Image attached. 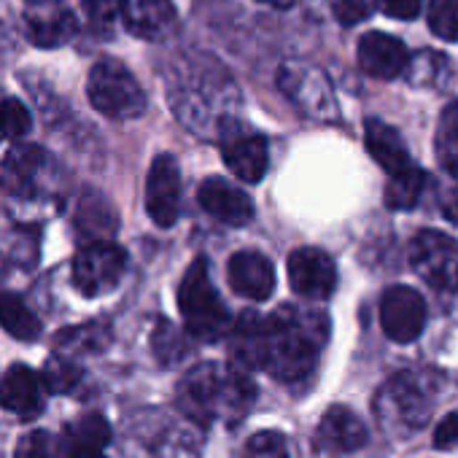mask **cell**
<instances>
[{"instance_id": "cell-2", "label": "cell", "mask_w": 458, "mask_h": 458, "mask_svg": "<svg viewBox=\"0 0 458 458\" xmlns=\"http://www.w3.org/2000/svg\"><path fill=\"white\" fill-rule=\"evenodd\" d=\"M257 399V388L241 367L199 364L183 375L175 391V402L194 423H235Z\"/></svg>"}, {"instance_id": "cell-40", "label": "cell", "mask_w": 458, "mask_h": 458, "mask_svg": "<svg viewBox=\"0 0 458 458\" xmlns=\"http://www.w3.org/2000/svg\"><path fill=\"white\" fill-rule=\"evenodd\" d=\"M65 458H106L103 453H68Z\"/></svg>"}, {"instance_id": "cell-26", "label": "cell", "mask_w": 458, "mask_h": 458, "mask_svg": "<svg viewBox=\"0 0 458 458\" xmlns=\"http://www.w3.org/2000/svg\"><path fill=\"white\" fill-rule=\"evenodd\" d=\"M434 151H437L439 167L458 183V103L445 106V111L439 114Z\"/></svg>"}, {"instance_id": "cell-4", "label": "cell", "mask_w": 458, "mask_h": 458, "mask_svg": "<svg viewBox=\"0 0 458 458\" xmlns=\"http://www.w3.org/2000/svg\"><path fill=\"white\" fill-rule=\"evenodd\" d=\"M178 310L183 316L186 332L202 343H216L233 332V318L210 284L208 262L202 257L194 259L181 278Z\"/></svg>"}, {"instance_id": "cell-16", "label": "cell", "mask_w": 458, "mask_h": 458, "mask_svg": "<svg viewBox=\"0 0 458 458\" xmlns=\"http://www.w3.org/2000/svg\"><path fill=\"white\" fill-rule=\"evenodd\" d=\"M226 281L235 294L262 302L276 289V267L259 251H238L226 265Z\"/></svg>"}, {"instance_id": "cell-17", "label": "cell", "mask_w": 458, "mask_h": 458, "mask_svg": "<svg viewBox=\"0 0 458 458\" xmlns=\"http://www.w3.org/2000/svg\"><path fill=\"white\" fill-rule=\"evenodd\" d=\"M359 68L372 79H396L410 68L407 47L388 33H367L359 41Z\"/></svg>"}, {"instance_id": "cell-5", "label": "cell", "mask_w": 458, "mask_h": 458, "mask_svg": "<svg viewBox=\"0 0 458 458\" xmlns=\"http://www.w3.org/2000/svg\"><path fill=\"white\" fill-rule=\"evenodd\" d=\"M87 95L95 111H100L103 116L114 122L138 119L146 111V92L119 60L95 63L89 73Z\"/></svg>"}, {"instance_id": "cell-25", "label": "cell", "mask_w": 458, "mask_h": 458, "mask_svg": "<svg viewBox=\"0 0 458 458\" xmlns=\"http://www.w3.org/2000/svg\"><path fill=\"white\" fill-rule=\"evenodd\" d=\"M0 327H4L14 340L30 343L38 340L41 335V321L38 316L25 305L22 297L17 294H0Z\"/></svg>"}, {"instance_id": "cell-19", "label": "cell", "mask_w": 458, "mask_h": 458, "mask_svg": "<svg viewBox=\"0 0 458 458\" xmlns=\"http://www.w3.org/2000/svg\"><path fill=\"white\" fill-rule=\"evenodd\" d=\"M122 17L124 28L146 41L165 38L175 25V9L170 0H127Z\"/></svg>"}, {"instance_id": "cell-33", "label": "cell", "mask_w": 458, "mask_h": 458, "mask_svg": "<svg viewBox=\"0 0 458 458\" xmlns=\"http://www.w3.org/2000/svg\"><path fill=\"white\" fill-rule=\"evenodd\" d=\"M243 458H289V442L278 431H259L249 439Z\"/></svg>"}, {"instance_id": "cell-13", "label": "cell", "mask_w": 458, "mask_h": 458, "mask_svg": "<svg viewBox=\"0 0 458 458\" xmlns=\"http://www.w3.org/2000/svg\"><path fill=\"white\" fill-rule=\"evenodd\" d=\"M289 284L305 300H327L337 286V267L329 254L318 249H297L289 257Z\"/></svg>"}, {"instance_id": "cell-37", "label": "cell", "mask_w": 458, "mask_h": 458, "mask_svg": "<svg viewBox=\"0 0 458 458\" xmlns=\"http://www.w3.org/2000/svg\"><path fill=\"white\" fill-rule=\"evenodd\" d=\"M124 4H127V0H84L87 12H89L95 20H100V22H108V20H114L116 14H122Z\"/></svg>"}, {"instance_id": "cell-3", "label": "cell", "mask_w": 458, "mask_h": 458, "mask_svg": "<svg viewBox=\"0 0 458 458\" xmlns=\"http://www.w3.org/2000/svg\"><path fill=\"white\" fill-rule=\"evenodd\" d=\"M434 412V380L420 372H399L388 377L375 396V415L380 428L404 439L420 431Z\"/></svg>"}, {"instance_id": "cell-34", "label": "cell", "mask_w": 458, "mask_h": 458, "mask_svg": "<svg viewBox=\"0 0 458 458\" xmlns=\"http://www.w3.org/2000/svg\"><path fill=\"white\" fill-rule=\"evenodd\" d=\"M375 4H377V9L386 17H394V20H415L420 14L423 0H375Z\"/></svg>"}, {"instance_id": "cell-6", "label": "cell", "mask_w": 458, "mask_h": 458, "mask_svg": "<svg viewBox=\"0 0 458 458\" xmlns=\"http://www.w3.org/2000/svg\"><path fill=\"white\" fill-rule=\"evenodd\" d=\"M410 265L415 276L434 292L458 289V243L434 229H420L410 246Z\"/></svg>"}, {"instance_id": "cell-24", "label": "cell", "mask_w": 458, "mask_h": 458, "mask_svg": "<svg viewBox=\"0 0 458 458\" xmlns=\"http://www.w3.org/2000/svg\"><path fill=\"white\" fill-rule=\"evenodd\" d=\"M63 442L68 453H103V447L111 442V426L100 412H89L65 428Z\"/></svg>"}, {"instance_id": "cell-23", "label": "cell", "mask_w": 458, "mask_h": 458, "mask_svg": "<svg viewBox=\"0 0 458 458\" xmlns=\"http://www.w3.org/2000/svg\"><path fill=\"white\" fill-rule=\"evenodd\" d=\"M76 224L84 235L95 241H108L114 233H116V213L114 208L106 202L103 194L98 191H84L81 202H79V210H76Z\"/></svg>"}, {"instance_id": "cell-30", "label": "cell", "mask_w": 458, "mask_h": 458, "mask_svg": "<svg viewBox=\"0 0 458 458\" xmlns=\"http://www.w3.org/2000/svg\"><path fill=\"white\" fill-rule=\"evenodd\" d=\"M65 455H68L65 442L44 428L28 431L14 447V458H65Z\"/></svg>"}, {"instance_id": "cell-12", "label": "cell", "mask_w": 458, "mask_h": 458, "mask_svg": "<svg viewBox=\"0 0 458 458\" xmlns=\"http://www.w3.org/2000/svg\"><path fill=\"white\" fill-rule=\"evenodd\" d=\"M47 181V154L38 146H14L0 165V189L12 199H36Z\"/></svg>"}, {"instance_id": "cell-20", "label": "cell", "mask_w": 458, "mask_h": 458, "mask_svg": "<svg viewBox=\"0 0 458 458\" xmlns=\"http://www.w3.org/2000/svg\"><path fill=\"white\" fill-rule=\"evenodd\" d=\"M229 359L241 369H262L265 361V318L243 313L229 332Z\"/></svg>"}, {"instance_id": "cell-31", "label": "cell", "mask_w": 458, "mask_h": 458, "mask_svg": "<svg viewBox=\"0 0 458 458\" xmlns=\"http://www.w3.org/2000/svg\"><path fill=\"white\" fill-rule=\"evenodd\" d=\"M428 28L437 38L458 44V0H431Z\"/></svg>"}, {"instance_id": "cell-28", "label": "cell", "mask_w": 458, "mask_h": 458, "mask_svg": "<svg viewBox=\"0 0 458 458\" xmlns=\"http://www.w3.org/2000/svg\"><path fill=\"white\" fill-rule=\"evenodd\" d=\"M151 351L159 359V364L165 367H175L178 361H183L189 356V340L181 329H175L170 321H159L154 335H151Z\"/></svg>"}, {"instance_id": "cell-22", "label": "cell", "mask_w": 458, "mask_h": 458, "mask_svg": "<svg viewBox=\"0 0 458 458\" xmlns=\"http://www.w3.org/2000/svg\"><path fill=\"white\" fill-rule=\"evenodd\" d=\"M114 340V332L108 324L103 321H89L81 327H68L57 335L55 345L57 353H65L71 359L76 356H92V353H103Z\"/></svg>"}, {"instance_id": "cell-9", "label": "cell", "mask_w": 458, "mask_h": 458, "mask_svg": "<svg viewBox=\"0 0 458 458\" xmlns=\"http://www.w3.org/2000/svg\"><path fill=\"white\" fill-rule=\"evenodd\" d=\"M79 33L76 14L63 0H30L25 9V36L38 49H60Z\"/></svg>"}, {"instance_id": "cell-14", "label": "cell", "mask_w": 458, "mask_h": 458, "mask_svg": "<svg viewBox=\"0 0 458 458\" xmlns=\"http://www.w3.org/2000/svg\"><path fill=\"white\" fill-rule=\"evenodd\" d=\"M364 445H367V426L353 410L335 404L324 412L316 428V450L321 455H348L361 450Z\"/></svg>"}, {"instance_id": "cell-38", "label": "cell", "mask_w": 458, "mask_h": 458, "mask_svg": "<svg viewBox=\"0 0 458 458\" xmlns=\"http://www.w3.org/2000/svg\"><path fill=\"white\" fill-rule=\"evenodd\" d=\"M442 213H445L447 221H453L458 226V183L445 191V197H442Z\"/></svg>"}, {"instance_id": "cell-39", "label": "cell", "mask_w": 458, "mask_h": 458, "mask_svg": "<svg viewBox=\"0 0 458 458\" xmlns=\"http://www.w3.org/2000/svg\"><path fill=\"white\" fill-rule=\"evenodd\" d=\"M259 4L273 6V9H289V6H294V0H259Z\"/></svg>"}, {"instance_id": "cell-21", "label": "cell", "mask_w": 458, "mask_h": 458, "mask_svg": "<svg viewBox=\"0 0 458 458\" xmlns=\"http://www.w3.org/2000/svg\"><path fill=\"white\" fill-rule=\"evenodd\" d=\"M364 143H367V151L372 154V159L388 175L412 165L402 135L391 124H386L380 119H367V124H364Z\"/></svg>"}, {"instance_id": "cell-36", "label": "cell", "mask_w": 458, "mask_h": 458, "mask_svg": "<svg viewBox=\"0 0 458 458\" xmlns=\"http://www.w3.org/2000/svg\"><path fill=\"white\" fill-rule=\"evenodd\" d=\"M434 445L439 450H450V447H458V410L445 415L437 428H434Z\"/></svg>"}, {"instance_id": "cell-29", "label": "cell", "mask_w": 458, "mask_h": 458, "mask_svg": "<svg viewBox=\"0 0 458 458\" xmlns=\"http://www.w3.org/2000/svg\"><path fill=\"white\" fill-rule=\"evenodd\" d=\"M44 383H47V391L49 394H73L81 380H84V372L81 367L76 364V359L65 356V353H57L47 361L44 372H41Z\"/></svg>"}, {"instance_id": "cell-27", "label": "cell", "mask_w": 458, "mask_h": 458, "mask_svg": "<svg viewBox=\"0 0 458 458\" xmlns=\"http://www.w3.org/2000/svg\"><path fill=\"white\" fill-rule=\"evenodd\" d=\"M426 170L418 167V165H410L399 173H391L388 175V186H386V205L394 208V210H407L412 208L423 189H426Z\"/></svg>"}, {"instance_id": "cell-8", "label": "cell", "mask_w": 458, "mask_h": 458, "mask_svg": "<svg viewBox=\"0 0 458 458\" xmlns=\"http://www.w3.org/2000/svg\"><path fill=\"white\" fill-rule=\"evenodd\" d=\"M218 130H221V157L226 170L246 183H259L270 165L265 135L238 124L235 119H224Z\"/></svg>"}, {"instance_id": "cell-35", "label": "cell", "mask_w": 458, "mask_h": 458, "mask_svg": "<svg viewBox=\"0 0 458 458\" xmlns=\"http://www.w3.org/2000/svg\"><path fill=\"white\" fill-rule=\"evenodd\" d=\"M369 14L367 0H335V17L340 25H356Z\"/></svg>"}, {"instance_id": "cell-32", "label": "cell", "mask_w": 458, "mask_h": 458, "mask_svg": "<svg viewBox=\"0 0 458 458\" xmlns=\"http://www.w3.org/2000/svg\"><path fill=\"white\" fill-rule=\"evenodd\" d=\"M33 119L30 111L14 100V98H4L0 100V140L4 138H22L30 130Z\"/></svg>"}, {"instance_id": "cell-11", "label": "cell", "mask_w": 458, "mask_h": 458, "mask_svg": "<svg viewBox=\"0 0 458 458\" xmlns=\"http://www.w3.org/2000/svg\"><path fill=\"white\" fill-rule=\"evenodd\" d=\"M146 210L157 226H173L181 210V173L170 154H159L146 178Z\"/></svg>"}, {"instance_id": "cell-1", "label": "cell", "mask_w": 458, "mask_h": 458, "mask_svg": "<svg viewBox=\"0 0 458 458\" xmlns=\"http://www.w3.org/2000/svg\"><path fill=\"white\" fill-rule=\"evenodd\" d=\"M329 340V318L313 308L284 305L265 318V361L267 369L281 383L305 380Z\"/></svg>"}, {"instance_id": "cell-10", "label": "cell", "mask_w": 458, "mask_h": 458, "mask_svg": "<svg viewBox=\"0 0 458 458\" xmlns=\"http://www.w3.org/2000/svg\"><path fill=\"white\" fill-rule=\"evenodd\" d=\"M380 324L388 340L412 343L426 327V302L410 286H391L380 300Z\"/></svg>"}, {"instance_id": "cell-15", "label": "cell", "mask_w": 458, "mask_h": 458, "mask_svg": "<svg viewBox=\"0 0 458 458\" xmlns=\"http://www.w3.org/2000/svg\"><path fill=\"white\" fill-rule=\"evenodd\" d=\"M44 399H47L44 377L25 364H14L4 375V380H0V407L17 418L33 420L36 415H41Z\"/></svg>"}, {"instance_id": "cell-7", "label": "cell", "mask_w": 458, "mask_h": 458, "mask_svg": "<svg viewBox=\"0 0 458 458\" xmlns=\"http://www.w3.org/2000/svg\"><path fill=\"white\" fill-rule=\"evenodd\" d=\"M127 270V254L111 241L84 246L73 259V286L84 297H103L119 286Z\"/></svg>"}, {"instance_id": "cell-18", "label": "cell", "mask_w": 458, "mask_h": 458, "mask_svg": "<svg viewBox=\"0 0 458 458\" xmlns=\"http://www.w3.org/2000/svg\"><path fill=\"white\" fill-rule=\"evenodd\" d=\"M199 205L229 226H243L254 218V202L246 191L224 178H205L197 189Z\"/></svg>"}]
</instances>
